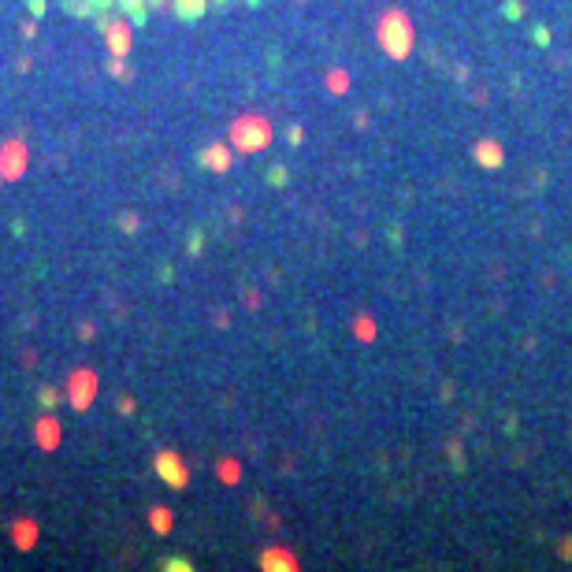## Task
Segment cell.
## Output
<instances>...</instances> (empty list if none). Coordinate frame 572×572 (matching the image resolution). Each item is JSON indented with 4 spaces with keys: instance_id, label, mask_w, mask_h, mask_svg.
Masks as SVG:
<instances>
[{
    "instance_id": "277c9868",
    "label": "cell",
    "mask_w": 572,
    "mask_h": 572,
    "mask_svg": "<svg viewBox=\"0 0 572 572\" xmlns=\"http://www.w3.org/2000/svg\"><path fill=\"white\" fill-rule=\"evenodd\" d=\"M112 4H123V8H130L134 15H141L145 8H152V4H160V0H112Z\"/></svg>"
},
{
    "instance_id": "8992f818",
    "label": "cell",
    "mask_w": 572,
    "mask_h": 572,
    "mask_svg": "<svg viewBox=\"0 0 572 572\" xmlns=\"http://www.w3.org/2000/svg\"><path fill=\"white\" fill-rule=\"evenodd\" d=\"M531 41H535V45H550V34L542 30V26H535V30H531Z\"/></svg>"
},
{
    "instance_id": "6da1fadb",
    "label": "cell",
    "mask_w": 572,
    "mask_h": 572,
    "mask_svg": "<svg viewBox=\"0 0 572 572\" xmlns=\"http://www.w3.org/2000/svg\"><path fill=\"white\" fill-rule=\"evenodd\" d=\"M379 45L390 52L394 60H405L409 49H413V26L402 12H390L383 23H379Z\"/></svg>"
},
{
    "instance_id": "3957f363",
    "label": "cell",
    "mask_w": 572,
    "mask_h": 572,
    "mask_svg": "<svg viewBox=\"0 0 572 572\" xmlns=\"http://www.w3.org/2000/svg\"><path fill=\"white\" fill-rule=\"evenodd\" d=\"M472 157H476V163H479V168H487V171H498V168H502V163H505V152H502V145H498L494 138L479 141Z\"/></svg>"
},
{
    "instance_id": "52a82bcc",
    "label": "cell",
    "mask_w": 572,
    "mask_h": 572,
    "mask_svg": "<svg viewBox=\"0 0 572 572\" xmlns=\"http://www.w3.org/2000/svg\"><path fill=\"white\" fill-rule=\"evenodd\" d=\"M561 553H565V558H572V539H565V542H561V547H558Z\"/></svg>"
},
{
    "instance_id": "7a4b0ae2",
    "label": "cell",
    "mask_w": 572,
    "mask_h": 572,
    "mask_svg": "<svg viewBox=\"0 0 572 572\" xmlns=\"http://www.w3.org/2000/svg\"><path fill=\"white\" fill-rule=\"evenodd\" d=\"M234 138H238L242 149H260V145L268 141V126L260 123V119H245V123H238Z\"/></svg>"
},
{
    "instance_id": "5b68a950",
    "label": "cell",
    "mask_w": 572,
    "mask_h": 572,
    "mask_svg": "<svg viewBox=\"0 0 572 572\" xmlns=\"http://www.w3.org/2000/svg\"><path fill=\"white\" fill-rule=\"evenodd\" d=\"M505 15H510V19H520L524 15V8H520V0H505V8H502Z\"/></svg>"
}]
</instances>
